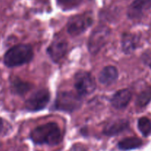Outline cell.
Masks as SVG:
<instances>
[{
	"label": "cell",
	"instance_id": "cell-17",
	"mask_svg": "<svg viewBox=\"0 0 151 151\" xmlns=\"http://www.w3.org/2000/svg\"><path fill=\"white\" fill-rule=\"evenodd\" d=\"M137 126L143 137H147L151 134V121L147 117L143 116L139 119Z\"/></svg>",
	"mask_w": 151,
	"mask_h": 151
},
{
	"label": "cell",
	"instance_id": "cell-21",
	"mask_svg": "<svg viewBox=\"0 0 151 151\" xmlns=\"http://www.w3.org/2000/svg\"><path fill=\"white\" fill-rule=\"evenodd\" d=\"M150 69H151V63H150Z\"/></svg>",
	"mask_w": 151,
	"mask_h": 151
},
{
	"label": "cell",
	"instance_id": "cell-3",
	"mask_svg": "<svg viewBox=\"0 0 151 151\" xmlns=\"http://www.w3.org/2000/svg\"><path fill=\"white\" fill-rule=\"evenodd\" d=\"M83 97L72 91H60L57 94L54 103V109L60 111L72 113L81 109Z\"/></svg>",
	"mask_w": 151,
	"mask_h": 151
},
{
	"label": "cell",
	"instance_id": "cell-11",
	"mask_svg": "<svg viewBox=\"0 0 151 151\" xmlns=\"http://www.w3.org/2000/svg\"><path fill=\"white\" fill-rule=\"evenodd\" d=\"M151 7V0H134L128 9V16L131 19L141 17L143 12Z\"/></svg>",
	"mask_w": 151,
	"mask_h": 151
},
{
	"label": "cell",
	"instance_id": "cell-5",
	"mask_svg": "<svg viewBox=\"0 0 151 151\" xmlns=\"http://www.w3.org/2000/svg\"><path fill=\"white\" fill-rule=\"evenodd\" d=\"M91 12H86L82 14L72 16L66 24L67 32L72 36H78L87 30L93 24Z\"/></svg>",
	"mask_w": 151,
	"mask_h": 151
},
{
	"label": "cell",
	"instance_id": "cell-19",
	"mask_svg": "<svg viewBox=\"0 0 151 151\" xmlns=\"http://www.w3.org/2000/svg\"><path fill=\"white\" fill-rule=\"evenodd\" d=\"M68 151H87V149L83 145L75 144Z\"/></svg>",
	"mask_w": 151,
	"mask_h": 151
},
{
	"label": "cell",
	"instance_id": "cell-8",
	"mask_svg": "<svg viewBox=\"0 0 151 151\" xmlns=\"http://www.w3.org/2000/svg\"><path fill=\"white\" fill-rule=\"evenodd\" d=\"M68 52V43L64 38L56 36L47 48V53L54 63H58L66 56Z\"/></svg>",
	"mask_w": 151,
	"mask_h": 151
},
{
	"label": "cell",
	"instance_id": "cell-2",
	"mask_svg": "<svg viewBox=\"0 0 151 151\" xmlns=\"http://www.w3.org/2000/svg\"><path fill=\"white\" fill-rule=\"evenodd\" d=\"M33 58V50L29 44H17L9 49L4 55V64L13 68L29 63Z\"/></svg>",
	"mask_w": 151,
	"mask_h": 151
},
{
	"label": "cell",
	"instance_id": "cell-15",
	"mask_svg": "<svg viewBox=\"0 0 151 151\" xmlns=\"http://www.w3.org/2000/svg\"><path fill=\"white\" fill-rule=\"evenodd\" d=\"M143 145V142L141 139L137 137H127L119 142L117 147L119 150L127 151L138 149Z\"/></svg>",
	"mask_w": 151,
	"mask_h": 151
},
{
	"label": "cell",
	"instance_id": "cell-14",
	"mask_svg": "<svg viewBox=\"0 0 151 151\" xmlns=\"http://www.w3.org/2000/svg\"><path fill=\"white\" fill-rule=\"evenodd\" d=\"M122 49L125 54H131L137 49L138 39L137 35L131 33H123L122 35Z\"/></svg>",
	"mask_w": 151,
	"mask_h": 151
},
{
	"label": "cell",
	"instance_id": "cell-9",
	"mask_svg": "<svg viewBox=\"0 0 151 151\" xmlns=\"http://www.w3.org/2000/svg\"><path fill=\"white\" fill-rule=\"evenodd\" d=\"M129 121L126 119H116L106 124L103 133L108 137L119 135L129 128Z\"/></svg>",
	"mask_w": 151,
	"mask_h": 151
},
{
	"label": "cell",
	"instance_id": "cell-4",
	"mask_svg": "<svg viewBox=\"0 0 151 151\" xmlns=\"http://www.w3.org/2000/svg\"><path fill=\"white\" fill-rule=\"evenodd\" d=\"M111 35V30L107 26L103 24L96 27L88 38V50L90 54L95 55L106 46Z\"/></svg>",
	"mask_w": 151,
	"mask_h": 151
},
{
	"label": "cell",
	"instance_id": "cell-13",
	"mask_svg": "<svg viewBox=\"0 0 151 151\" xmlns=\"http://www.w3.org/2000/svg\"><path fill=\"white\" fill-rule=\"evenodd\" d=\"M32 88V84L22 81L18 77L12 78L10 81V90L13 94H16V95H24Z\"/></svg>",
	"mask_w": 151,
	"mask_h": 151
},
{
	"label": "cell",
	"instance_id": "cell-6",
	"mask_svg": "<svg viewBox=\"0 0 151 151\" xmlns=\"http://www.w3.org/2000/svg\"><path fill=\"white\" fill-rule=\"evenodd\" d=\"M74 86L76 92L83 97L94 93L97 88V83L91 73L80 70L75 75Z\"/></svg>",
	"mask_w": 151,
	"mask_h": 151
},
{
	"label": "cell",
	"instance_id": "cell-7",
	"mask_svg": "<svg viewBox=\"0 0 151 151\" xmlns=\"http://www.w3.org/2000/svg\"><path fill=\"white\" fill-rule=\"evenodd\" d=\"M50 100V91L46 88H42L35 91L25 101L24 108L27 111L37 112L47 107Z\"/></svg>",
	"mask_w": 151,
	"mask_h": 151
},
{
	"label": "cell",
	"instance_id": "cell-20",
	"mask_svg": "<svg viewBox=\"0 0 151 151\" xmlns=\"http://www.w3.org/2000/svg\"><path fill=\"white\" fill-rule=\"evenodd\" d=\"M3 128H4V122H3V119L0 117V133L2 131Z\"/></svg>",
	"mask_w": 151,
	"mask_h": 151
},
{
	"label": "cell",
	"instance_id": "cell-10",
	"mask_svg": "<svg viewBox=\"0 0 151 151\" xmlns=\"http://www.w3.org/2000/svg\"><path fill=\"white\" fill-rule=\"evenodd\" d=\"M132 94L128 88L120 89L114 93L111 98V104L117 110L125 109L131 102Z\"/></svg>",
	"mask_w": 151,
	"mask_h": 151
},
{
	"label": "cell",
	"instance_id": "cell-1",
	"mask_svg": "<svg viewBox=\"0 0 151 151\" xmlns=\"http://www.w3.org/2000/svg\"><path fill=\"white\" fill-rule=\"evenodd\" d=\"M29 138L35 145L55 146L61 142V131L57 123L48 122L34 128L30 132Z\"/></svg>",
	"mask_w": 151,
	"mask_h": 151
},
{
	"label": "cell",
	"instance_id": "cell-18",
	"mask_svg": "<svg viewBox=\"0 0 151 151\" xmlns=\"http://www.w3.org/2000/svg\"><path fill=\"white\" fill-rule=\"evenodd\" d=\"M83 0H57V4L63 10H71L78 7Z\"/></svg>",
	"mask_w": 151,
	"mask_h": 151
},
{
	"label": "cell",
	"instance_id": "cell-12",
	"mask_svg": "<svg viewBox=\"0 0 151 151\" xmlns=\"http://www.w3.org/2000/svg\"><path fill=\"white\" fill-rule=\"evenodd\" d=\"M119 77L117 69L114 66H107L103 68L98 76L99 82L103 85L111 86L116 82Z\"/></svg>",
	"mask_w": 151,
	"mask_h": 151
},
{
	"label": "cell",
	"instance_id": "cell-16",
	"mask_svg": "<svg viewBox=\"0 0 151 151\" xmlns=\"http://www.w3.org/2000/svg\"><path fill=\"white\" fill-rule=\"evenodd\" d=\"M151 101V87H147L139 93L137 98L136 104L139 107L143 108L147 106Z\"/></svg>",
	"mask_w": 151,
	"mask_h": 151
}]
</instances>
